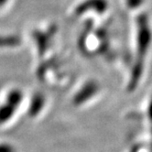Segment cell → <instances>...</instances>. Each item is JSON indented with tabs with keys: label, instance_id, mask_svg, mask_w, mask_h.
<instances>
[{
	"label": "cell",
	"instance_id": "cell-2",
	"mask_svg": "<svg viewBox=\"0 0 152 152\" xmlns=\"http://www.w3.org/2000/svg\"><path fill=\"white\" fill-rule=\"evenodd\" d=\"M43 104H44V99L41 94H36L33 99L31 101L30 107H29V113L31 115H36L39 114V112L41 110L43 107Z\"/></svg>",
	"mask_w": 152,
	"mask_h": 152
},
{
	"label": "cell",
	"instance_id": "cell-1",
	"mask_svg": "<svg viewBox=\"0 0 152 152\" xmlns=\"http://www.w3.org/2000/svg\"><path fill=\"white\" fill-rule=\"evenodd\" d=\"M16 108L17 106L15 104L7 101V103L3 106L0 107V123L7 121L13 115Z\"/></svg>",
	"mask_w": 152,
	"mask_h": 152
},
{
	"label": "cell",
	"instance_id": "cell-3",
	"mask_svg": "<svg viewBox=\"0 0 152 152\" xmlns=\"http://www.w3.org/2000/svg\"><path fill=\"white\" fill-rule=\"evenodd\" d=\"M18 39L15 36L0 38V46H16L18 44Z\"/></svg>",
	"mask_w": 152,
	"mask_h": 152
},
{
	"label": "cell",
	"instance_id": "cell-4",
	"mask_svg": "<svg viewBox=\"0 0 152 152\" xmlns=\"http://www.w3.org/2000/svg\"><path fill=\"white\" fill-rule=\"evenodd\" d=\"M0 152H16V150L8 144H0Z\"/></svg>",
	"mask_w": 152,
	"mask_h": 152
}]
</instances>
